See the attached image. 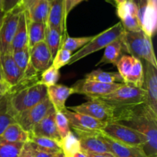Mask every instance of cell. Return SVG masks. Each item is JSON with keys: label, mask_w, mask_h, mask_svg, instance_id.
<instances>
[{"label": "cell", "mask_w": 157, "mask_h": 157, "mask_svg": "<svg viewBox=\"0 0 157 157\" xmlns=\"http://www.w3.org/2000/svg\"><path fill=\"white\" fill-rule=\"evenodd\" d=\"M110 122L129 127L146 138L142 150L147 157L157 156V113L144 103L115 107Z\"/></svg>", "instance_id": "1"}, {"label": "cell", "mask_w": 157, "mask_h": 157, "mask_svg": "<svg viewBox=\"0 0 157 157\" xmlns=\"http://www.w3.org/2000/svg\"><path fill=\"white\" fill-rule=\"evenodd\" d=\"M125 52L140 60H144L157 68V61L155 56L153 42L150 37L143 31L127 32L122 36Z\"/></svg>", "instance_id": "2"}, {"label": "cell", "mask_w": 157, "mask_h": 157, "mask_svg": "<svg viewBox=\"0 0 157 157\" xmlns=\"http://www.w3.org/2000/svg\"><path fill=\"white\" fill-rule=\"evenodd\" d=\"M48 97L47 87L38 82L10 92V104L17 115L37 105Z\"/></svg>", "instance_id": "3"}, {"label": "cell", "mask_w": 157, "mask_h": 157, "mask_svg": "<svg viewBox=\"0 0 157 157\" xmlns=\"http://www.w3.org/2000/svg\"><path fill=\"white\" fill-rule=\"evenodd\" d=\"M124 30L121 21L117 22L112 27L106 29L104 32H101L98 35L94 36L93 39L89 41L87 44L80 48L76 53L72 55L71 58L68 63V65L78 62L80 60L83 59L85 57L105 48L109 44L114 41L115 40L121 38L124 35Z\"/></svg>", "instance_id": "4"}, {"label": "cell", "mask_w": 157, "mask_h": 157, "mask_svg": "<svg viewBox=\"0 0 157 157\" xmlns=\"http://www.w3.org/2000/svg\"><path fill=\"white\" fill-rule=\"evenodd\" d=\"M115 107L146 103V93L143 88L123 84L121 87L109 94L94 97Z\"/></svg>", "instance_id": "5"}, {"label": "cell", "mask_w": 157, "mask_h": 157, "mask_svg": "<svg viewBox=\"0 0 157 157\" xmlns=\"http://www.w3.org/2000/svg\"><path fill=\"white\" fill-rule=\"evenodd\" d=\"M89 101L80 105L66 107L74 112L87 115L100 121L108 123L113 116L115 106L97 98H88Z\"/></svg>", "instance_id": "6"}, {"label": "cell", "mask_w": 157, "mask_h": 157, "mask_svg": "<svg viewBox=\"0 0 157 157\" xmlns=\"http://www.w3.org/2000/svg\"><path fill=\"white\" fill-rule=\"evenodd\" d=\"M23 9L18 6L11 12L5 13L0 29V54H12V44L18 28L19 17Z\"/></svg>", "instance_id": "7"}, {"label": "cell", "mask_w": 157, "mask_h": 157, "mask_svg": "<svg viewBox=\"0 0 157 157\" xmlns=\"http://www.w3.org/2000/svg\"><path fill=\"white\" fill-rule=\"evenodd\" d=\"M101 132L112 140L127 145L142 148L143 146L146 144V138L142 134L116 123H106Z\"/></svg>", "instance_id": "8"}, {"label": "cell", "mask_w": 157, "mask_h": 157, "mask_svg": "<svg viewBox=\"0 0 157 157\" xmlns=\"http://www.w3.org/2000/svg\"><path fill=\"white\" fill-rule=\"evenodd\" d=\"M54 110L55 108L47 97L37 105L17 115L16 123L25 130L31 132L35 125Z\"/></svg>", "instance_id": "9"}, {"label": "cell", "mask_w": 157, "mask_h": 157, "mask_svg": "<svg viewBox=\"0 0 157 157\" xmlns=\"http://www.w3.org/2000/svg\"><path fill=\"white\" fill-rule=\"evenodd\" d=\"M73 130L80 140L81 151L91 153H110L101 136V131Z\"/></svg>", "instance_id": "10"}, {"label": "cell", "mask_w": 157, "mask_h": 157, "mask_svg": "<svg viewBox=\"0 0 157 157\" xmlns=\"http://www.w3.org/2000/svg\"><path fill=\"white\" fill-rule=\"evenodd\" d=\"M123 85L121 83L105 84L98 81L83 79L72 87L75 94H84L87 98L101 97L109 94Z\"/></svg>", "instance_id": "11"}, {"label": "cell", "mask_w": 157, "mask_h": 157, "mask_svg": "<svg viewBox=\"0 0 157 157\" xmlns=\"http://www.w3.org/2000/svg\"><path fill=\"white\" fill-rule=\"evenodd\" d=\"M117 14L121 19L124 30L127 32H140L142 31L137 17V7L133 1L125 0L117 5Z\"/></svg>", "instance_id": "12"}, {"label": "cell", "mask_w": 157, "mask_h": 157, "mask_svg": "<svg viewBox=\"0 0 157 157\" xmlns=\"http://www.w3.org/2000/svg\"><path fill=\"white\" fill-rule=\"evenodd\" d=\"M144 73L142 88L146 93V104L157 113V70L150 63L145 61Z\"/></svg>", "instance_id": "13"}, {"label": "cell", "mask_w": 157, "mask_h": 157, "mask_svg": "<svg viewBox=\"0 0 157 157\" xmlns=\"http://www.w3.org/2000/svg\"><path fill=\"white\" fill-rule=\"evenodd\" d=\"M64 114L68 121L69 125L72 129L82 130H98L101 131L106 123L94 119L87 115L74 112L65 108L62 110Z\"/></svg>", "instance_id": "14"}, {"label": "cell", "mask_w": 157, "mask_h": 157, "mask_svg": "<svg viewBox=\"0 0 157 157\" xmlns=\"http://www.w3.org/2000/svg\"><path fill=\"white\" fill-rule=\"evenodd\" d=\"M52 61L53 57L44 41L39 42L30 49V63L38 73L50 67Z\"/></svg>", "instance_id": "15"}, {"label": "cell", "mask_w": 157, "mask_h": 157, "mask_svg": "<svg viewBox=\"0 0 157 157\" xmlns=\"http://www.w3.org/2000/svg\"><path fill=\"white\" fill-rule=\"evenodd\" d=\"M0 64L5 82L11 88L18 85L22 78L23 73L14 61L12 54H0Z\"/></svg>", "instance_id": "16"}, {"label": "cell", "mask_w": 157, "mask_h": 157, "mask_svg": "<svg viewBox=\"0 0 157 157\" xmlns=\"http://www.w3.org/2000/svg\"><path fill=\"white\" fill-rule=\"evenodd\" d=\"M66 18L64 0H50V10L46 25L56 29L63 34L66 31Z\"/></svg>", "instance_id": "17"}, {"label": "cell", "mask_w": 157, "mask_h": 157, "mask_svg": "<svg viewBox=\"0 0 157 157\" xmlns=\"http://www.w3.org/2000/svg\"><path fill=\"white\" fill-rule=\"evenodd\" d=\"M101 136L108 147L110 153L115 157H147L141 147H133L117 142L106 136L102 132Z\"/></svg>", "instance_id": "18"}, {"label": "cell", "mask_w": 157, "mask_h": 157, "mask_svg": "<svg viewBox=\"0 0 157 157\" xmlns=\"http://www.w3.org/2000/svg\"><path fill=\"white\" fill-rule=\"evenodd\" d=\"M29 133L35 136H45L61 142V139L58 134L55 123V110L51 112L39 121Z\"/></svg>", "instance_id": "19"}, {"label": "cell", "mask_w": 157, "mask_h": 157, "mask_svg": "<svg viewBox=\"0 0 157 157\" xmlns=\"http://www.w3.org/2000/svg\"><path fill=\"white\" fill-rule=\"evenodd\" d=\"M72 94H75L72 87L62 84H55L47 87L48 98L53 105L55 111H62L66 108V101Z\"/></svg>", "instance_id": "20"}, {"label": "cell", "mask_w": 157, "mask_h": 157, "mask_svg": "<svg viewBox=\"0 0 157 157\" xmlns=\"http://www.w3.org/2000/svg\"><path fill=\"white\" fill-rule=\"evenodd\" d=\"M16 123V114L10 104V92L0 96V136L8 126Z\"/></svg>", "instance_id": "21"}, {"label": "cell", "mask_w": 157, "mask_h": 157, "mask_svg": "<svg viewBox=\"0 0 157 157\" xmlns=\"http://www.w3.org/2000/svg\"><path fill=\"white\" fill-rule=\"evenodd\" d=\"M124 52H125V48H124L122 37H121L109 44L105 48L104 55L99 62L96 64V66L101 65V64L104 65L107 64H112L113 65H116L117 61L123 55L122 54Z\"/></svg>", "instance_id": "22"}, {"label": "cell", "mask_w": 157, "mask_h": 157, "mask_svg": "<svg viewBox=\"0 0 157 157\" xmlns=\"http://www.w3.org/2000/svg\"><path fill=\"white\" fill-rule=\"evenodd\" d=\"M28 41V12L26 10H23L20 15L18 28L12 41V52L29 46Z\"/></svg>", "instance_id": "23"}, {"label": "cell", "mask_w": 157, "mask_h": 157, "mask_svg": "<svg viewBox=\"0 0 157 157\" xmlns=\"http://www.w3.org/2000/svg\"><path fill=\"white\" fill-rule=\"evenodd\" d=\"M157 28V9L156 3L147 2V7L144 11L141 21V29L142 31L152 38L156 33Z\"/></svg>", "instance_id": "24"}, {"label": "cell", "mask_w": 157, "mask_h": 157, "mask_svg": "<svg viewBox=\"0 0 157 157\" xmlns=\"http://www.w3.org/2000/svg\"><path fill=\"white\" fill-rule=\"evenodd\" d=\"M50 10V0H40L33 7L28 10V16L30 21L39 22L46 25Z\"/></svg>", "instance_id": "25"}, {"label": "cell", "mask_w": 157, "mask_h": 157, "mask_svg": "<svg viewBox=\"0 0 157 157\" xmlns=\"http://www.w3.org/2000/svg\"><path fill=\"white\" fill-rule=\"evenodd\" d=\"M0 137L10 143H26L29 141V132L25 130L18 123L8 126Z\"/></svg>", "instance_id": "26"}, {"label": "cell", "mask_w": 157, "mask_h": 157, "mask_svg": "<svg viewBox=\"0 0 157 157\" xmlns=\"http://www.w3.org/2000/svg\"><path fill=\"white\" fill-rule=\"evenodd\" d=\"M85 80L88 81H98V82L105 83V84H113V83L124 82L123 78L118 72L104 71L99 68L92 71L90 73L85 75Z\"/></svg>", "instance_id": "27"}, {"label": "cell", "mask_w": 157, "mask_h": 157, "mask_svg": "<svg viewBox=\"0 0 157 157\" xmlns=\"http://www.w3.org/2000/svg\"><path fill=\"white\" fill-rule=\"evenodd\" d=\"M45 27L46 25L41 23L30 21L28 16V44L29 49L34 47L35 44L44 41Z\"/></svg>", "instance_id": "28"}, {"label": "cell", "mask_w": 157, "mask_h": 157, "mask_svg": "<svg viewBox=\"0 0 157 157\" xmlns=\"http://www.w3.org/2000/svg\"><path fill=\"white\" fill-rule=\"evenodd\" d=\"M29 142L32 143L41 150L51 153H57L61 151V142L45 136H35L29 133Z\"/></svg>", "instance_id": "29"}, {"label": "cell", "mask_w": 157, "mask_h": 157, "mask_svg": "<svg viewBox=\"0 0 157 157\" xmlns=\"http://www.w3.org/2000/svg\"><path fill=\"white\" fill-rule=\"evenodd\" d=\"M62 36L63 34H61L56 29L46 25L44 41L48 48L53 58L61 48V42H62Z\"/></svg>", "instance_id": "30"}, {"label": "cell", "mask_w": 157, "mask_h": 157, "mask_svg": "<svg viewBox=\"0 0 157 157\" xmlns=\"http://www.w3.org/2000/svg\"><path fill=\"white\" fill-rule=\"evenodd\" d=\"M61 151L66 156L72 157L78 152L81 151V144L78 136L70 131L68 134L61 140Z\"/></svg>", "instance_id": "31"}, {"label": "cell", "mask_w": 157, "mask_h": 157, "mask_svg": "<svg viewBox=\"0 0 157 157\" xmlns=\"http://www.w3.org/2000/svg\"><path fill=\"white\" fill-rule=\"evenodd\" d=\"M144 65H143L142 61L141 60L135 58L133 68L124 83L126 84L133 86V87L142 88L143 84H144Z\"/></svg>", "instance_id": "32"}, {"label": "cell", "mask_w": 157, "mask_h": 157, "mask_svg": "<svg viewBox=\"0 0 157 157\" xmlns=\"http://www.w3.org/2000/svg\"><path fill=\"white\" fill-rule=\"evenodd\" d=\"M24 143H10L0 137V157H18Z\"/></svg>", "instance_id": "33"}, {"label": "cell", "mask_w": 157, "mask_h": 157, "mask_svg": "<svg viewBox=\"0 0 157 157\" xmlns=\"http://www.w3.org/2000/svg\"><path fill=\"white\" fill-rule=\"evenodd\" d=\"M12 58L16 63L20 70L24 72L27 70L29 66L30 65V49L29 46L21 49L15 50L12 52Z\"/></svg>", "instance_id": "34"}, {"label": "cell", "mask_w": 157, "mask_h": 157, "mask_svg": "<svg viewBox=\"0 0 157 157\" xmlns=\"http://www.w3.org/2000/svg\"><path fill=\"white\" fill-rule=\"evenodd\" d=\"M134 61L135 57L132 55H123L117 62L116 66L118 69V73L123 78L124 83L133 68Z\"/></svg>", "instance_id": "35"}, {"label": "cell", "mask_w": 157, "mask_h": 157, "mask_svg": "<svg viewBox=\"0 0 157 157\" xmlns=\"http://www.w3.org/2000/svg\"><path fill=\"white\" fill-rule=\"evenodd\" d=\"M94 36H85L78 37V38H71L66 37L65 39L62 41L61 45V48L66 49L70 51L71 52L77 50L78 48H81L83 46L87 44L89 41L93 39Z\"/></svg>", "instance_id": "36"}, {"label": "cell", "mask_w": 157, "mask_h": 157, "mask_svg": "<svg viewBox=\"0 0 157 157\" xmlns=\"http://www.w3.org/2000/svg\"><path fill=\"white\" fill-rule=\"evenodd\" d=\"M59 70L55 68L52 64L46 70L41 72V78H40V80H38V82L42 85L45 86L46 87H48L51 86L55 85L59 80Z\"/></svg>", "instance_id": "37"}, {"label": "cell", "mask_w": 157, "mask_h": 157, "mask_svg": "<svg viewBox=\"0 0 157 157\" xmlns=\"http://www.w3.org/2000/svg\"><path fill=\"white\" fill-rule=\"evenodd\" d=\"M55 123L58 134L61 139H63L71 130L68 121L62 111H55Z\"/></svg>", "instance_id": "38"}, {"label": "cell", "mask_w": 157, "mask_h": 157, "mask_svg": "<svg viewBox=\"0 0 157 157\" xmlns=\"http://www.w3.org/2000/svg\"><path fill=\"white\" fill-rule=\"evenodd\" d=\"M72 56V52L70 51H67L64 48H60L58 52H57L56 55L54 57L53 61H52V65L59 70L64 66L68 64Z\"/></svg>", "instance_id": "39"}, {"label": "cell", "mask_w": 157, "mask_h": 157, "mask_svg": "<svg viewBox=\"0 0 157 157\" xmlns=\"http://www.w3.org/2000/svg\"><path fill=\"white\" fill-rule=\"evenodd\" d=\"M21 0H2V11L4 13L11 12L20 6Z\"/></svg>", "instance_id": "40"}, {"label": "cell", "mask_w": 157, "mask_h": 157, "mask_svg": "<svg viewBox=\"0 0 157 157\" xmlns=\"http://www.w3.org/2000/svg\"><path fill=\"white\" fill-rule=\"evenodd\" d=\"M31 147H32V152L34 157H53L55 153H51L48 152H46L44 150H41L39 147H37L34 144L31 143ZM56 154V153H55Z\"/></svg>", "instance_id": "41"}, {"label": "cell", "mask_w": 157, "mask_h": 157, "mask_svg": "<svg viewBox=\"0 0 157 157\" xmlns=\"http://www.w3.org/2000/svg\"><path fill=\"white\" fill-rule=\"evenodd\" d=\"M18 157H34L32 152V147H31V144L29 141L25 143Z\"/></svg>", "instance_id": "42"}, {"label": "cell", "mask_w": 157, "mask_h": 157, "mask_svg": "<svg viewBox=\"0 0 157 157\" xmlns=\"http://www.w3.org/2000/svg\"><path fill=\"white\" fill-rule=\"evenodd\" d=\"M84 0H64V5H65V13L66 16L69 14V12L78 4L83 2Z\"/></svg>", "instance_id": "43"}, {"label": "cell", "mask_w": 157, "mask_h": 157, "mask_svg": "<svg viewBox=\"0 0 157 157\" xmlns=\"http://www.w3.org/2000/svg\"><path fill=\"white\" fill-rule=\"evenodd\" d=\"M39 1L40 0H21L20 6H21L23 10L28 11Z\"/></svg>", "instance_id": "44"}, {"label": "cell", "mask_w": 157, "mask_h": 157, "mask_svg": "<svg viewBox=\"0 0 157 157\" xmlns=\"http://www.w3.org/2000/svg\"><path fill=\"white\" fill-rule=\"evenodd\" d=\"M83 152V151H82ZM85 153L87 157H115L112 153H87V152H83Z\"/></svg>", "instance_id": "45"}, {"label": "cell", "mask_w": 157, "mask_h": 157, "mask_svg": "<svg viewBox=\"0 0 157 157\" xmlns=\"http://www.w3.org/2000/svg\"><path fill=\"white\" fill-rule=\"evenodd\" d=\"M11 90V87L6 82L0 83V96L9 93Z\"/></svg>", "instance_id": "46"}, {"label": "cell", "mask_w": 157, "mask_h": 157, "mask_svg": "<svg viewBox=\"0 0 157 157\" xmlns=\"http://www.w3.org/2000/svg\"><path fill=\"white\" fill-rule=\"evenodd\" d=\"M72 157H87V156H86L85 153H83V152L81 150V151H79V152H78V153H75V154Z\"/></svg>", "instance_id": "47"}, {"label": "cell", "mask_w": 157, "mask_h": 157, "mask_svg": "<svg viewBox=\"0 0 157 157\" xmlns=\"http://www.w3.org/2000/svg\"><path fill=\"white\" fill-rule=\"evenodd\" d=\"M53 157H64V154L63 153L62 151H61V152H58V153H57L56 154L54 155Z\"/></svg>", "instance_id": "48"}, {"label": "cell", "mask_w": 157, "mask_h": 157, "mask_svg": "<svg viewBox=\"0 0 157 157\" xmlns=\"http://www.w3.org/2000/svg\"><path fill=\"white\" fill-rule=\"evenodd\" d=\"M5 13L3 12H0V29H1V25L2 23V20H3V17H4Z\"/></svg>", "instance_id": "49"}, {"label": "cell", "mask_w": 157, "mask_h": 157, "mask_svg": "<svg viewBox=\"0 0 157 157\" xmlns=\"http://www.w3.org/2000/svg\"><path fill=\"white\" fill-rule=\"evenodd\" d=\"M5 82L4 79H3L2 76V68H1V64H0V83Z\"/></svg>", "instance_id": "50"}, {"label": "cell", "mask_w": 157, "mask_h": 157, "mask_svg": "<svg viewBox=\"0 0 157 157\" xmlns=\"http://www.w3.org/2000/svg\"><path fill=\"white\" fill-rule=\"evenodd\" d=\"M114 1H115V2L117 3V5H119V4H121V3L124 2L125 0H114Z\"/></svg>", "instance_id": "51"}, {"label": "cell", "mask_w": 157, "mask_h": 157, "mask_svg": "<svg viewBox=\"0 0 157 157\" xmlns=\"http://www.w3.org/2000/svg\"><path fill=\"white\" fill-rule=\"evenodd\" d=\"M2 0H0V12H2Z\"/></svg>", "instance_id": "52"}, {"label": "cell", "mask_w": 157, "mask_h": 157, "mask_svg": "<svg viewBox=\"0 0 157 157\" xmlns=\"http://www.w3.org/2000/svg\"><path fill=\"white\" fill-rule=\"evenodd\" d=\"M147 2H153V3H156V0H147Z\"/></svg>", "instance_id": "53"}, {"label": "cell", "mask_w": 157, "mask_h": 157, "mask_svg": "<svg viewBox=\"0 0 157 157\" xmlns=\"http://www.w3.org/2000/svg\"><path fill=\"white\" fill-rule=\"evenodd\" d=\"M64 157H71V156H64Z\"/></svg>", "instance_id": "54"}, {"label": "cell", "mask_w": 157, "mask_h": 157, "mask_svg": "<svg viewBox=\"0 0 157 157\" xmlns=\"http://www.w3.org/2000/svg\"><path fill=\"white\" fill-rule=\"evenodd\" d=\"M127 1H132V0H127Z\"/></svg>", "instance_id": "55"}]
</instances>
